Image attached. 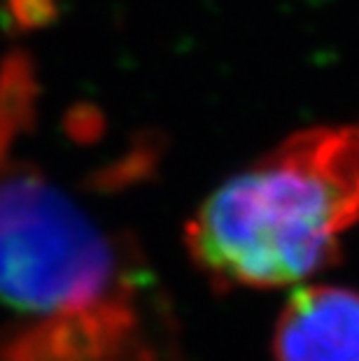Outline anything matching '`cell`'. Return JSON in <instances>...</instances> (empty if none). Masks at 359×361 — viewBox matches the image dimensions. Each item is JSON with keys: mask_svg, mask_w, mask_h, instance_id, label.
Instances as JSON below:
<instances>
[{"mask_svg": "<svg viewBox=\"0 0 359 361\" xmlns=\"http://www.w3.org/2000/svg\"><path fill=\"white\" fill-rule=\"evenodd\" d=\"M359 221V121L289 135L196 207L189 257L217 289H280L327 271Z\"/></svg>", "mask_w": 359, "mask_h": 361, "instance_id": "6da1fadb", "label": "cell"}, {"mask_svg": "<svg viewBox=\"0 0 359 361\" xmlns=\"http://www.w3.org/2000/svg\"><path fill=\"white\" fill-rule=\"evenodd\" d=\"M37 98L33 63L10 54L0 66V303L47 319L162 296L131 240L98 224L26 152Z\"/></svg>", "mask_w": 359, "mask_h": 361, "instance_id": "7a4b0ae2", "label": "cell"}, {"mask_svg": "<svg viewBox=\"0 0 359 361\" xmlns=\"http://www.w3.org/2000/svg\"><path fill=\"white\" fill-rule=\"evenodd\" d=\"M276 361H359V291L305 284L287 298L273 329Z\"/></svg>", "mask_w": 359, "mask_h": 361, "instance_id": "3957f363", "label": "cell"}]
</instances>
